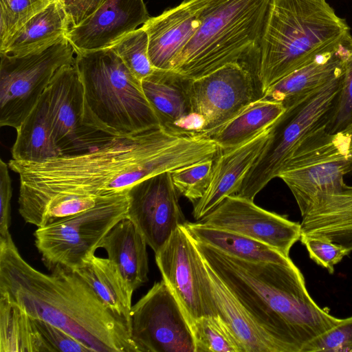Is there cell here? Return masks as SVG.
<instances>
[{
  "label": "cell",
  "mask_w": 352,
  "mask_h": 352,
  "mask_svg": "<svg viewBox=\"0 0 352 352\" xmlns=\"http://www.w3.org/2000/svg\"><path fill=\"white\" fill-rule=\"evenodd\" d=\"M219 147L203 134L176 135L162 128L116 136L90 151L39 162L13 159L19 175V212L26 223L52 199L67 195L107 197L148 177L214 160Z\"/></svg>",
  "instance_id": "cell-1"
},
{
  "label": "cell",
  "mask_w": 352,
  "mask_h": 352,
  "mask_svg": "<svg viewBox=\"0 0 352 352\" xmlns=\"http://www.w3.org/2000/svg\"><path fill=\"white\" fill-rule=\"evenodd\" d=\"M51 274L30 265L11 234L0 238V296L82 343L90 352H138L129 323L109 310L75 271L56 265Z\"/></svg>",
  "instance_id": "cell-2"
},
{
  "label": "cell",
  "mask_w": 352,
  "mask_h": 352,
  "mask_svg": "<svg viewBox=\"0 0 352 352\" xmlns=\"http://www.w3.org/2000/svg\"><path fill=\"white\" fill-rule=\"evenodd\" d=\"M194 241L205 262L280 352H302L311 340L342 320L312 299L302 274L293 261H245Z\"/></svg>",
  "instance_id": "cell-3"
},
{
  "label": "cell",
  "mask_w": 352,
  "mask_h": 352,
  "mask_svg": "<svg viewBox=\"0 0 352 352\" xmlns=\"http://www.w3.org/2000/svg\"><path fill=\"white\" fill-rule=\"evenodd\" d=\"M350 35L326 0H270L258 46L261 94Z\"/></svg>",
  "instance_id": "cell-4"
},
{
  "label": "cell",
  "mask_w": 352,
  "mask_h": 352,
  "mask_svg": "<svg viewBox=\"0 0 352 352\" xmlns=\"http://www.w3.org/2000/svg\"><path fill=\"white\" fill-rule=\"evenodd\" d=\"M83 87V123L113 137L160 128L138 79L111 48L76 52Z\"/></svg>",
  "instance_id": "cell-5"
},
{
  "label": "cell",
  "mask_w": 352,
  "mask_h": 352,
  "mask_svg": "<svg viewBox=\"0 0 352 352\" xmlns=\"http://www.w3.org/2000/svg\"><path fill=\"white\" fill-rule=\"evenodd\" d=\"M270 0H205L199 25L171 69L191 79L258 48Z\"/></svg>",
  "instance_id": "cell-6"
},
{
  "label": "cell",
  "mask_w": 352,
  "mask_h": 352,
  "mask_svg": "<svg viewBox=\"0 0 352 352\" xmlns=\"http://www.w3.org/2000/svg\"><path fill=\"white\" fill-rule=\"evenodd\" d=\"M343 72L285 109L270 126L267 141L236 196L254 201L272 179L278 177L298 144L313 131L326 126Z\"/></svg>",
  "instance_id": "cell-7"
},
{
  "label": "cell",
  "mask_w": 352,
  "mask_h": 352,
  "mask_svg": "<svg viewBox=\"0 0 352 352\" xmlns=\"http://www.w3.org/2000/svg\"><path fill=\"white\" fill-rule=\"evenodd\" d=\"M324 126L298 144L278 175L298 208L316 195L344 188V177L352 176V123L333 133Z\"/></svg>",
  "instance_id": "cell-8"
},
{
  "label": "cell",
  "mask_w": 352,
  "mask_h": 352,
  "mask_svg": "<svg viewBox=\"0 0 352 352\" xmlns=\"http://www.w3.org/2000/svg\"><path fill=\"white\" fill-rule=\"evenodd\" d=\"M126 192L104 197L86 210L38 228L34 244L45 266L51 270L59 265L74 271L95 254L101 240L127 218Z\"/></svg>",
  "instance_id": "cell-9"
},
{
  "label": "cell",
  "mask_w": 352,
  "mask_h": 352,
  "mask_svg": "<svg viewBox=\"0 0 352 352\" xmlns=\"http://www.w3.org/2000/svg\"><path fill=\"white\" fill-rule=\"evenodd\" d=\"M76 51L65 37L23 56L0 52V125L16 129L38 103L56 72L74 64Z\"/></svg>",
  "instance_id": "cell-10"
},
{
  "label": "cell",
  "mask_w": 352,
  "mask_h": 352,
  "mask_svg": "<svg viewBox=\"0 0 352 352\" xmlns=\"http://www.w3.org/2000/svg\"><path fill=\"white\" fill-rule=\"evenodd\" d=\"M155 261L190 324L203 316H218L204 260L185 225L155 253Z\"/></svg>",
  "instance_id": "cell-11"
},
{
  "label": "cell",
  "mask_w": 352,
  "mask_h": 352,
  "mask_svg": "<svg viewBox=\"0 0 352 352\" xmlns=\"http://www.w3.org/2000/svg\"><path fill=\"white\" fill-rule=\"evenodd\" d=\"M129 327L138 352H195L190 325L163 279L132 306Z\"/></svg>",
  "instance_id": "cell-12"
},
{
  "label": "cell",
  "mask_w": 352,
  "mask_h": 352,
  "mask_svg": "<svg viewBox=\"0 0 352 352\" xmlns=\"http://www.w3.org/2000/svg\"><path fill=\"white\" fill-rule=\"evenodd\" d=\"M43 95L61 155L90 151L113 137L83 123V87L74 63L56 72Z\"/></svg>",
  "instance_id": "cell-13"
},
{
  "label": "cell",
  "mask_w": 352,
  "mask_h": 352,
  "mask_svg": "<svg viewBox=\"0 0 352 352\" xmlns=\"http://www.w3.org/2000/svg\"><path fill=\"white\" fill-rule=\"evenodd\" d=\"M130 219L155 253L174 231L187 222L171 172L161 173L131 186L126 192Z\"/></svg>",
  "instance_id": "cell-14"
},
{
  "label": "cell",
  "mask_w": 352,
  "mask_h": 352,
  "mask_svg": "<svg viewBox=\"0 0 352 352\" xmlns=\"http://www.w3.org/2000/svg\"><path fill=\"white\" fill-rule=\"evenodd\" d=\"M190 97L195 112L204 120L203 134L226 123L256 100L252 76L239 63L192 80Z\"/></svg>",
  "instance_id": "cell-15"
},
{
  "label": "cell",
  "mask_w": 352,
  "mask_h": 352,
  "mask_svg": "<svg viewBox=\"0 0 352 352\" xmlns=\"http://www.w3.org/2000/svg\"><path fill=\"white\" fill-rule=\"evenodd\" d=\"M198 222L257 240L286 256L301 234L299 223L263 209L253 200L236 195L225 198Z\"/></svg>",
  "instance_id": "cell-16"
},
{
  "label": "cell",
  "mask_w": 352,
  "mask_h": 352,
  "mask_svg": "<svg viewBox=\"0 0 352 352\" xmlns=\"http://www.w3.org/2000/svg\"><path fill=\"white\" fill-rule=\"evenodd\" d=\"M192 80L172 69H155L141 81L160 128L168 133L180 136L204 133V120L192 104Z\"/></svg>",
  "instance_id": "cell-17"
},
{
  "label": "cell",
  "mask_w": 352,
  "mask_h": 352,
  "mask_svg": "<svg viewBox=\"0 0 352 352\" xmlns=\"http://www.w3.org/2000/svg\"><path fill=\"white\" fill-rule=\"evenodd\" d=\"M90 352L65 331L0 296V352Z\"/></svg>",
  "instance_id": "cell-18"
},
{
  "label": "cell",
  "mask_w": 352,
  "mask_h": 352,
  "mask_svg": "<svg viewBox=\"0 0 352 352\" xmlns=\"http://www.w3.org/2000/svg\"><path fill=\"white\" fill-rule=\"evenodd\" d=\"M150 18L143 0H104L66 38L76 52L108 48Z\"/></svg>",
  "instance_id": "cell-19"
},
{
  "label": "cell",
  "mask_w": 352,
  "mask_h": 352,
  "mask_svg": "<svg viewBox=\"0 0 352 352\" xmlns=\"http://www.w3.org/2000/svg\"><path fill=\"white\" fill-rule=\"evenodd\" d=\"M205 0H186L150 17L141 27L148 38V56L155 69H170L173 62L193 36L200 23Z\"/></svg>",
  "instance_id": "cell-20"
},
{
  "label": "cell",
  "mask_w": 352,
  "mask_h": 352,
  "mask_svg": "<svg viewBox=\"0 0 352 352\" xmlns=\"http://www.w3.org/2000/svg\"><path fill=\"white\" fill-rule=\"evenodd\" d=\"M270 126L248 142L221 151L214 160L210 185L204 195L193 204L192 216L197 221L209 214L225 198L236 195L267 141Z\"/></svg>",
  "instance_id": "cell-21"
},
{
  "label": "cell",
  "mask_w": 352,
  "mask_h": 352,
  "mask_svg": "<svg viewBox=\"0 0 352 352\" xmlns=\"http://www.w3.org/2000/svg\"><path fill=\"white\" fill-rule=\"evenodd\" d=\"M299 210L300 238L327 240L352 251V186L316 195Z\"/></svg>",
  "instance_id": "cell-22"
},
{
  "label": "cell",
  "mask_w": 352,
  "mask_h": 352,
  "mask_svg": "<svg viewBox=\"0 0 352 352\" xmlns=\"http://www.w3.org/2000/svg\"><path fill=\"white\" fill-rule=\"evenodd\" d=\"M345 40L273 84L260 98L280 103L286 109L341 74L346 54Z\"/></svg>",
  "instance_id": "cell-23"
},
{
  "label": "cell",
  "mask_w": 352,
  "mask_h": 352,
  "mask_svg": "<svg viewBox=\"0 0 352 352\" xmlns=\"http://www.w3.org/2000/svg\"><path fill=\"white\" fill-rule=\"evenodd\" d=\"M205 262V261H204ZM218 315L229 326L245 352H280L227 285L205 262Z\"/></svg>",
  "instance_id": "cell-24"
},
{
  "label": "cell",
  "mask_w": 352,
  "mask_h": 352,
  "mask_svg": "<svg viewBox=\"0 0 352 352\" xmlns=\"http://www.w3.org/2000/svg\"><path fill=\"white\" fill-rule=\"evenodd\" d=\"M146 242L133 223L124 218L117 223L101 240L111 260L135 291L148 280Z\"/></svg>",
  "instance_id": "cell-25"
},
{
  "label": "cell",
  "mask_w": 352,
  "mask_h": 352,
  "mask_svg": "<svg viewBox=\"0 0 352 352\" xmlns=\"http://www.w3.org/2000/svg\"><path fill=\"white\" fill-rule=\"evenodd\" d=\"M69 29L62 4L54 0L19 29L0 52L23 56L45 50L66 37Z\"/></svg>",
  "instance_id": "cell-26"
},
{
  "label": "cell",
  "mask_w": 352,
  "mask_h": 352,
  "mask_svg": "<svg viewBox=\"0 0 352 352\" xmlns=\"http://www.w3.org/2000/svg\"><path fill=\"white\" fill-rule=\"evenodd\" d=\"M74 271L109 310L129 324L134 290L111 260L93 254Z\"/></svg>",
  "instance_id": "cell-27"
},
{
  "label": "cell",
  "mask_w": 352,
  "mask_h": 352,
  "mask_svg": "<svg viewBox=\"0 0 352 352\" xmlns=\"http://www.w3.org/2000/svg\"><path fill=\"white\" fill-rule=\"evenodd\" d=\"M283 104L258 98L232 119L205 135L221 150L237 147L270 127L282 115Z\"/></svg>",
  "instance_id": "cell-28"
},
{
  "label": "cell",
  "mask_w": 352,
  "mask_h": 352,
  "mask_svg": "<svg viewBox=\"0 0 352 352\" xmlns=\"http://www.w3.org/2000/svg\"><path fill=\"white\" fill-rule=\"evenodd\" d=\"M185 226L197 241L212 246L230 256L254 262L287 264L292 262L270 245L245 235L214 228L200 222H186Z\"/></svg>",
  "instance_id": "cell-29"
},
{
  "label": "cell",
  "mask_w": 352,
  "mask_h": 352,
  "mask_svg": "<svg viewBox=\"0 0 352 352\" xmlns=\"http://www.w3.org/2000/svg\"><path fill=\"white\" fill-rule=\"evenodd\" d=\"M16 130L11 151L13 160L39 162L61 155L53 136L43 94Z\"/></svg>",
  "instance_id": "cell-30"
},
{
  "label": "cell",
  "mask_w": 352,
  "mask_h": 352,
  "mask_svg": "<svg viewBox=\"0 0 352 352\" xmlns=\"http://www.w3.org/2000/svg\"><path fill=\"white\" fill-rule=\"evenodd\" d=\"M190 325L195 352H245L241 343L219 315L199 318Z\"/></svg>",
  "instance_id": "cell-31"
},
{
  "label": "cell",
  "mask_w": 352,
  "mask_h": 352,
  "mask_svg": "<svg viewBox=\"0 0 352 352\" xmlns=\"http://www.w3.org/2000/svg\"><path fill=\"white\" fill-rule=\"evenodd\" d=\"M111 48L140 81L154 71L148 56V35L142 27L126 34Z\"/></svg>",
  "instance_id": "cell-32"
},
{
  "label": "cell",
  "mask_w": 352,
  "mask_h": 352,
  "mask_svg": "<svg viewBox=\"0 0 352 352\" xmlns=\"http://www.w3.org/2000/svg\"><path fill=\"white\" fill-rule=\"evenodd\" d=\"M54 0H0V49Z\"/></svg>",
  "instance_id": "cell-33"
},
{
  "label": "cell",
  "mask_w": 352,
  "mask_h": 352,
  "mask_svg": "<svg viewBox=\"0 0 352 352\" xmlns=\"http://www.w3.org/2000/svg\"><path fill=\"white\" fill-rule=\"evenodd\" d=\"M346 54L340 91L324 129L333 133L352 123V36L345 40Z\"/></svg>",
  "instance_id": "cell-34"
},
{
  "label": "cell",
  "mask_w": 352,
  "mask_h": 352,
  "mask_svg": "<svg viewBox=\"0 0 352 352\" xmlns=\"http://www.w3.org/2000/svg\"><path fill=\"white\" fill-rule=\"evenodd\" d=\"M213 161H202L171 172L173 183L179 194L193 204L204 195L210 185Z\"/></svg>",
  "instance_id": "cell-35"
},
{
  "label": "cell",
  "mask_w": 352,
  "mask_h": 352,
  "mask_svg": "<svg viewBox=\"0 0 352 352\" xmlns=\"http://www.w3.org/2000/svg\"><path fill=\"white\" fill-rule=\"evenodd\" d=\"M104 197L84 195L57 197L50 200L31 221L37 228L73 215L94 206Z\"/></svg>",
  "instance_id": "cell-36"
},
{
  "label": "cell",
  "mask_w": 352,
  "mask_h": 352,
  "mask_svg": "<svg viewBox=\"0 0 352 352\" xmlns=\"http://www.w3.org/2000/svg\"><path fill=\"white\" fill-rule=\"evenodd\" d=\"M352 352V316L311 340L302 352Z\"/></svg>",
  "instance_id": "cell-37"
},
{
  "label": "cell",
  "mask_w": 352,
  "mask_h": 352,
  "mask_svg": "<svg viewBox=\"0 0 352 352\" xmlns=\"http://www.w3.org/2000/svg\"><path fill=\"white\" fill-rule=\"evenodd\" d=\"M300 240L305 246L309 257L330 274L333 273L334 266L350 253L345 248L327 240L313 237L300 238Z\"/></svg>",
  "instance_id": "cell-38"
},
{
  "label": "cell",
  "mask_w": 352,
  "mask_h": 352,
  "mask_svg": "<svg viewBox=\"0 0 352 352\" xmlns=\"http://www.w3.org/2000/svg\"><path fill=\"white\" fill-rule=\"evenodd\" d=\"M8 164L0 160V238L10 235L12 181Z\"/></svg>",
  "instance_id": "cell-39"
},
{
  "label": "cell",
  "mask_w": 352,
  "mask_h": 352,
  "mask_svg": "<svg viewBox=\"0 0 352 352\" xmlns=\"http://www.w3.org/2000/svg\"><path fill=\"white\" fill-rule=\"evenodd\" d=\"M69 19L70 28L77 26L96 12L104 0H58Z\"/></svg>",
  "instance_id": "cell-40"
}]
</instances>
